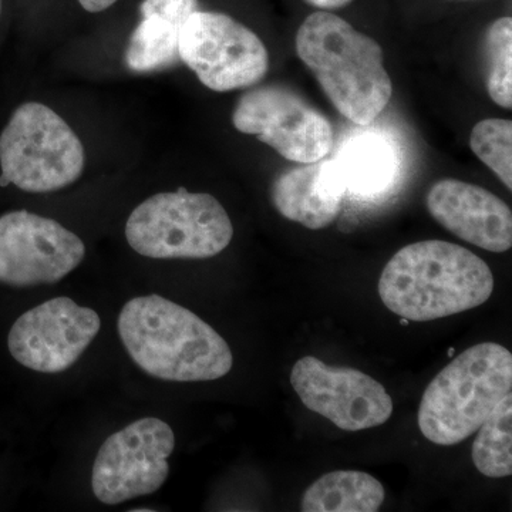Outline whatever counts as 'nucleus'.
<instances>
[{"mask_svg": "<svg viewBox=\"0 0 512 512\" xmlns=\"http://www.w3.org/2000/svg\"><path fill=\"white\" fill-rule=\"evenodd\" d=\"M336 165L346 190L349 188L356 194H376L393 178L392 150L379 140L367 138L353 144Z\"/></svg>", "mask_w": 512, "mask_h": 512, "instance_id": "obj_18", "label": "nucleus"}, {"mask_svg": "<svg viewBox=\"0 0 512 512\" xmlns=\"http://www.w3.org/2000/svg\"><path fill=\"white\" fill-rule=\"evenodd\" d=\"M119 0H79L80 6L90 13H100L116 5Z\"/></svg>", "mask_w": 512, "mask_h": 512, "instance_id": "obj_22", "label": "nucleus"}, {"mask_svg": "<svg viewBox=\"0 0 512 512\" xmlns=\"http://www.w3.org/2000/svg\"><path fill=\"white\" fill-rule=\"evenodd\" d=\"M473 443L474 466L485 477L512 474V394L504 397L481 424Z\"/></svg>", "mask_w": 512, "mask_h": 512, "instance_id": "obj_17", "label": "nucleus"}, {"mask_svg": "<svg viewBox=\"0 0 512 512\" xmlns=\"http://www.w3.org/2000/svg\"><path fill=\"white\" fill-rule=\"evenodd\" d=\"M473 153L512 190V123L511 120L487 119L471 131Z\"/></svg>", "mask_w": 512, "mask_h": 512, "instance_id": "obj_20", "label": "nucleus"}, {"mask_svg": "<svg viewBox=\"0 0 512 512\" xmlns=\"http://www.w3.org/2000/svg\"><path fill=\"white\" fill-rule=\"evenodd\" d=\"M234 237L228 212L210 194L178 188L147 198L126 222L128 245L153 259H207Z\"/></svg>", "mask_w": 512, "mask_h": 512, "instance_id": "obj_6", "label": "nucleus"}, {"mask_svg": "<svg viewBox=\"0 0 512 512\" xmlns=\"http://www.w3.org/2000/svg\"><path fill=\"white\" fill-rule=\"evenodd\" d=\"M383 484L363 471H332L302 495L303 512H376L384 503Z\"/></svg>", "mask_w": 512, "mask_h": 512, "instance_id": "obj_15", "label": "nucleus"}, {"mask_svg": "<svg viewBox=\"0 0 512 512\" xmlns=\"http://www.w3.org/2000/svg\"><path fill=\"white\" fill-rule=\"evenodd\" d=\"M141 18L143 19L128 40V69L136 73H150L181 62L178 42L183 25L158 15H146Z\"/></svg>", "mask_w": 512, "mask_h": 512, "instance_id": "obj_16", "label": "nucleus"}, {"mask_svg": "<svg viewBox=\"0 0 512 512\" xmlns=\"http://www.w3.org/2000/svg\"><path fill=\"white\" fill-rule=\"evenodd\" d=\"M133 512H144V511H147V512H153L154 510H151V508H137V510H131Z\"/></svg>", "mask_w": 512, "mask_h": 512, "instance_id": "obj_24", "label": "nucleus"}, {"mask_svg": "<svg viewBox=\"0 0 512 512\" xmlns=\"http://www.w3.org/2000/svg\"><path fill=\"white\" fill-rule=\"evenodd\" d=\"M493 292V272L480 256L437 239L400 249L379 279L384 306L413 322L471 311L484 305Z\"/></svg>", "mask_w": 512, "mask_h": 512, "instance_id": "obj_2", "label": "nucleus"}, {"mask_svg": "<svg viewBox=\"0 0 512 512\" xmlns=\"http://www.w3.org/2000/svg\"><path fill=\"white\" fill-rule=\"evenodd\" d=\"M306 2L315 6V8L330 10L343 8V6L349 5L352 0H306Z\"/></svg>", "mask_w": 512, "mask_h": 512, "instance_id": "obj_23", "label": "nucleus"}, {"mask_svg": "<svg viewBox=\"0 0 512 512\" xmlns=\"http://www.w3.org/2000/svg\"><path fill=\"white\" fill-rule=\"evenodd\" d=\"M511 390L510 350L493 342L468 348L427 386L417 416L421 434L437 446H456L480 429Z\"/></svg>", "mask_w": 512, "mask_h": 512, "instance_id": "obj_4", "label": "nucleus"}, {"mask_svg": "<svg viewBox=\"0 0 512 512\" xmlns=\"http://www.w3.org/2000/svg\"><path fill=\"white\" fill-rule=\"evenodd\" d=\"M293 390L306 409L345 431L382 426L393 414V400L382 383L350 367L326 365L305 356L292 367Z\"/></svg>", "mask_w": 512, "mask_h": 512, "instance_id": "obj_12", "label": "nucleus"}, {"mask_svg": "<svg viewBox=\"0 0 512 512\" xmlns=\"http://www.w3.org/2000/svg\"><path fill=\"white\" fill-rule=\"evenodd\" d=\"M99 313L60 296L23 313L9 332L10 355L39 373L66 372L99 335Z\"/></svg>", "mask_w": 512, "mask_h": 512, "instance_id": "obj_11", "label": "nucleus"}, {"mask_svg": "<svg viewBox=\"0 0 512 512\" xmlns=\"http://www.w3.org/2000/svg\"><path fill=\"white\" fill-rule=\"evenodd\" d=\"M232 124L239 133L258 137L292 163H316L333 147L329 120L298 93L279 84L242 94Z\"/></svg>", "mask_w": 512, "mask_h": 512, "instance_id": "obj_9", "label": "nucleus"}, {"mask_svg": "<svg viewBox=\"0 0 512 512\" xmlns=\"http://www.w3.org/2000/svg\"><path fill=\"white\" fill-rule=\"evenodd\" d=\"M345 192L335 161L319 160L278 175L272 185V201L286 220L323 229L338 218Z\"/></svg>", "mask_w": 512, "mask_h": 512, "instance_id": "obj_14", "label": "nucleus"}, {"mask_svg": "<svg viewBox=\"0 0 512 512\" xmlns=\"http://www.w3.org/2000/svg\"><path fill=\"white\" fill-rule=\"evenodd\" d=\"M197 10L198 0H144L140 5L141 16L158 15L181 25Z\"/></svg>", "mask_w": 512, "mask_h": 512, "instance_id": "obj_21", "label": "nucleus"}, {"mask_svg": "<svg viewBox=\"0 0 512 512\" xmlns=\"http://www.w3.org/2000/svg\"><path fill=\"white\" fill-rule=\"evenodd\" d=\"M178 53L181 62L212 92L256 86L269 69L262 40L225 13H192L181 28Z\"/></svg>", "mask_w": 512, "mask_h": 512, "instance_id": "obj_7", "label": "nucleus"}, {"mask_svg": "<svg viewBox=\"0 0 512 512\" xmlns=\"http://www.w3.org/2000/svg\"><path fill=\"white\" fill-rule=\"evenodd\" d=\"M86 153L72 127L42 103L22 104L0 134V187L45 194L82 177Z\"/></svg>", "mask_w": 512, "mask_h": 512, "instance_id": "obj_5", "label": "nucleus"}, {"mask_svg": "<svg viewBox=\"0 0 512 512\" xmlns=\"http://www.w3.org/2000/svg\"><path fill=\"white\" fill-rule=\"evenodd\" d=\"M296 52L343 117L359 126L376 120L392 99L382 47L329 12L305 19Z\"/></svg>", "mask_w": 512, "mask_h": 512, "instance_id": "obj_3", "label": "nucleus"}, {"mask_svg": "<svg viewBox=\"0 0 512 512\" xmlns=\"http://www.w3.org/2000/svg\"><path fill=\"white\" fill-rule=\"evenodd\" d=\"M86 245L70 229L33 212L0 217V284L53 285L82 264Z\"/></svg>", "mask_w": 512, "mask_h": 512, "instance_id": "obj_10", "label": "nucleus"}, {"mask_svg": "<svg viewBox=\"0 0 512 512\" xmlns=\"http://www.w3.org/2000/svg\"><path fill=\"white\" fill-rule=\"evenodd\" d=\"M427 210L441 227L485 251H510V207L493 192L458 180H441L430 188Z\"/></svg>", "mask_w": 512, "mask_h": 512, "instance_id": "obj_13", "label": "nucleus"}, {"mask_svg": "<svg viewBox=\"0 0 512 512\" xmlns=\"http://www.w3.org/2000/svg\"><path fill=\"white\" fill-rule=\"evenodd\" d=\"M0 12H2V0H0Z\"/></svg>", "mask_w": 512, "mask_h": 512, "instance_id": "obj_25", "label": "nucleus"}, {"mask_svg": "<svg viewBox=\"0 0 512 512\" xmlns=\"http://www.w3.org/2000/svg\"><path fill=\"white\" fill-rule=\"evenodd\" d=\"M488 80L491 100L503 109L512 107V19L495 20L487 32Z\"/></svg>", "mask_w": 512, "mask_h": 512, "instance_id": "obj_19", "label": "nucleus"}, {"mask_svg": "<svg viewBox=\"0 0 512 512\" xmlns=\"http://www.w3.org/2000/svg\"><path fill=\"white\" fill-rule=\"evenodd\" d=\"M117 329L134 363L165 382H211L234 366L231 348L217 330L160 295L126 302Z\"/></svg>", "mask_w": 512, "mask_h": 512, "instance_id": "obj_1", "label": "nucleus"}, {"mask_svg": "<svg viewBox=\"0 0 512 512\" xmlns=\"http://www.w3.org/2000/svg\"><path fill=\"white\" fill-rule=\"evenodd\" d=\"M174 448L173 429L157 417L138 419L111 434L94 460V497L119 505L157 493L170 476L168 458Z\"/></svg>", "mask_w": 512, "mask_h": 512, "instance_id": "obj_8", "label": "nucleus"}]
</instances>
